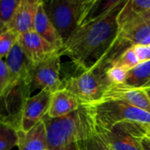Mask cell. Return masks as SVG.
I'll use <instances>...</instances> for the list:
<instances>
[{"mask_svg":"<svg viewBox=\"0 0 150 150\" xmlns=\"http://www.w3.org/2000/svg\"><path fill=\"white\" fill-rule=\"evenodd\" d=\"M127 1H108L97 15L82 24L64 43L62 55H68L83 71L95 66L115 40L119 25L118 16Z\"/></svg>","mask_w":150,"mask_h":150,"instance_id":"6da1fadb","label":"cell"},{"mask_svg":"<svg viewBox=\"0 0 150 150\" xmlns=\"http://www.w3.org/2000/svg\"><path fill=\"white\" fill-rule=\"evenodd\" d=\"M42 122L49 150L73 142L88 141L98 133L89 105H82L77 110L60 118L52 119L46 115Z\"/></svg>","mask_w":150,"mask_h":150,"instance_id":"7a4b0ae2","label":"cell"},{"mask_svg":"<svg viewBox=\"0 0 150 150\" xmlns=\"http://www.w3.org/2000/svg\"><path fill=\"white\" fill-rule=\"evenodd\" d=\"M98 0H52L45 2V11L63 42L98 8Z\"/></svg>","mask_w":150,"mask_h":150,"instance_id":"3957f363","label":"cell"},{"mask_svg":"<svg viewBox=\"0 0 150 150\" xmlns=\"http://www.w3.org/2000/svg\"><path fill=\"white\" fill-rule=\"evenodd\" d=\"M107 69L97 63L80 75L62 81L61 89L73 94L81 105H92L102 100L105 92L113 86L107 76Z\"/></svg>","mask_w":150,"mask_h":150,"instance_id":"277c9868","label":"cell"},{"mask_svg":"<svg viewBox=\"0 0 150 150\" xmlns=\"http://www.w3.org/2000/svg\"><path fill=\"white\" fill-rule=\"evenodd\" d=\"M97 127V131H105L122 122L144 126L150 125V113L118 100H102L89 105Z\"/></svg>","mask_w":150,"mask_h":150,"instance_id":"5b68a950","label":"cell"},{"mask_svg":"<svg viewBox=\"0 0 150 150\" xmlns=\"http://www.w3.org/2000/svg\"><path fill=\"white\" fill-rule=\"evenodd\" d=\"M31 89L28 82L24 80L12 81L0 96V119L20 131L23 112Z\"/></svg>","mask_w":150,"mask_h":150,"instance_id":"8992f818","label":"cell"},{"mask_svg":"<svg viewBox=\"0 0 150 150\" xmlns=\"http://www.w3.org/2000/svg\"><path fill=\"white\" fill-rule=\"evenodd\" d=\"M97 132L105 138L112 150H145L144 125L122 122L109 130Z\"/></svg>","mask_w":150,"mask_h":150,"instance_id":"52a82bcc","label":"cell"},{"mask_svg":"<svg viewBox=\"0 0 150 150\" xmlns=\"http://www.w3.org/2000/svg\"><path fill=\"white\" fill-rule=\"evenodd\" d=\"M61 56V54H55L33 67L29 80L31 91L39 89L54 93L62 88V81L60 78Z\"/></svg>","mask_w":150,"mask_h":150,"instance_id":"ba28073f","label":"cell"},{"mask_svg":"<svg viewBox=\"0 0 150 150\" xmlns=\"http://www.w3.org/2000/svg\"><path fill=\"white\" fill-rule=\"evenodd\" d=\"M18 42L29 60L35 65L45 62L55 54H62L60 50L46 41L34 31L19 34Z\"/></svg>","mask_w":150,"mask_h":150,"instance_id":"9c48e42d","label":"cell"},{"mask_svg":"<svg viewBox=\"0 0 150 150\" xmlns=\"http://www.w3.org/2000/svg\"><path fill=\"white\" fill-rule=\"evenodd\" d=\"M51 95L52 93L47 91H40L39 93L27 99L21 120V132H29L42 120L44 116L47 115L50 105Z\"/></svg>","mask_w":150,"mask_h":150,"instance_id":"30bf717a","label":"cell"},{"mask_svg":"<svg viewBox=\"0 0 150 150\" xmlns=\"http://www.w3.org/2000/svg\"><path fill=\"white\" fill-rule=\"evenodd\" d=\"M41 0H20L7 29L18 34L33 31L35 16Z\"/></svg>","mask_w":150,"mask_h":150,"instance_id":"8fae6325","label":"cell"},{"mask_svg":"<svg viewBox=\"0 0 150 150\" xmlns=\"http://www.w3.org/2000/svg\"><path fill=\"white\" fill-rule=\"evenodd\" d=\"M102 100H118L150 113V98L145 90L112 86ZM101 100V101H102Z\"/></svg>","mask_w":150,"mask_h":150,"instance_id":"7c38bea8","label":"cell"},{"mask_svg":"<svg viewBox=\"0 0 150 150\" xmlns=\"http://www.w3.org/2000/svg\"><path fill=\"white\" fill-rule=\"evenodd\" d=\"M5 62L11 74V82L24 80L29 83L31 73L35 64L29 60L18 41L5 57Z\"/></svg>","mask_w":150,"mask_h":150,"instance_id":"4fadbf2b","label":"cell"},{"mask_svg":"<svg viewBox=\"0 0 150 150\" xmlns=\"http://www.w3.org/2000/svg\"><path fill=\"white\" fill-rule=\"evenodd\" d=\"M150 19V0H128L120 11L117 22L119 30Z\"/></svg>","mask_w":150,"mask_h":150,"instance_id":"5bb4252c","label":"cell"},{"mask_svg":"<svg viewBox=\"0 0 150 150\" xmlns=\"http://www.w3.org/2000/svg\"><path fill=\"white\" fill-rule=\"evenodd\" d=\"M33 31L37 33L41 38H43L46 41L55 47L58 50L62 51L63 47H64V42L60 36L59 33L55 29L54 25L47 17L44 5H43V1L40 3L39 5L35 19H34V24H33Z\"/></svg>","mask_w":150,"mask_h":150,"instance_id":"9a60e30c","label":"cell"},{"mask_svg":"<svg viewBox=\"0 0 150 150\" xmlns=\"http://www.w3.org/2000/svg\"><path fill=\"white\" fill-rule=\"evenodd\" d=\"M79 100L69 91L60 89L51 95V100L47 116L52 119L65 116L81 106Z\"/></svg>","mask_w":150,"mask_h":150,"instance_id":"2e32d148","label":"cell"},{"mask_svg":"<svg viewBox=\"0 0 150 150\" xmlns=\"http://www.w3.org/2000/svg\"><path fill=\"white\" fill-rule=\"evenodd\" d=\"M18 150H49L42 120L27 133L18 131Z\"/></svg>","mask_w":150,"mask_h":150,"instance_id":"e0dca14e","label":"cell"},{"mask_svg":"<svg viewBox=\"0 0 150 150\" xmlns=\"http://www.w3.org/2000/svg\"><path fill=\"white\" fill-rule=\"evenodd\" d=\"M117 86V85H116ZM123 88L146 90L150 87V61L142 62L127 72Z\"/></svg>","mask_w":150,"mask_h":150,"instance_id":"ac0fdd59","label":"cell"},{"mask_svg":"<svg viewBox=\"0 0 150 150\" xmlns=\"http://www.w3.org/2000/svg\"><path fill=\"white\" fill-rule=\"evenodd\" d=\"M18 145V131L12 126L0 121V150H11Z\"/></svg>","mask_w":150,"mask_h":150,"instance_id":"d6986e66","label":"cell"},{"mask_svg":"<svg viewBox=\"0 0 150 150\" xmlns=\"http://www.w3.org/2000/svg\"><path fill=\"white\" fill-rule=\"evenodd\" d=\"M20 0H0V30L4 31L12 18Z\"/></svg>","mask_w":150,"mask_h":150,"instance_id":"ffe728a7","label":"cell"},{"mask_svg":"<svg viewBox=\"0 0 150 150\" xmlns=\"http://www.w3.org/2000/svg\"><path fill=\"white\" fill-rule=\"evenodd\" d=\"M18 33L11 29H5L0 34V59L5 58L15 43L18 41Z\"/></svg>","mask_w":150,"mask_h":150,"instance_id":"44dd1931","label":"cell"},{"mask_svg":"<svg viewBox=\"0 0 150 150\" xmlns=\"http://www.w3.org/2000/svg\"><path fill=\"white\" fill-rule=\"evenodd\" d=\"M140 60L136 54L134 47H130L127 51H125L113 63L112 66H118L120 68L125 69L126 70L129 71L135 68L138 64H140Z\"/></svg>","mask_w":150,"mask_h":150,"instance_id":"7402d4cb","label":"cell"},{"mask_svg":"<svg viewBox=\"0 0 150 150\" xmlns=\"http://www.w3.org/2000/svg\"><path fill=\"white\" fill-rule=\"evenodd\" d=\"M127 70L118 66H112L107 69V76L112 85H123L127 76Z\"/></svg>","mask_w":150,"mask_h":150,"instance_id":"603a6c76","label":"cell"},{"mask_svg":"<svg viewBox=\"0 0 150 150\" xmlns=\"http://www.w3.org/2000/svg\"><path fill=\"white\" fill-rule=\"evenodd\" d=\"M11 83V77L5 61L0 59V96Z\"/></svg>","mask_w":150,"mask_h":150,"instance_id":"cb8c5ba5","label":"cell"},{"mask_svg":"<svg viewBox=\"0 0 150 150\" xmlns=\"http://www.w3.org/2000/svg\"><path fill=\"white\" fill-rule=\"evenodd\" d=\"M90 150H112L105 138L99 134L97 133L91 139L85 141Z\"/></svg>","mask_w":150,"mask_h":150,"instance_id":"d4e9b609","label":"cell"},{"mask_svg":"<svg viewBox=\"0 0 150 150\" xmlns=\"http://www.w3.org/2000/svg\"><path fill=\"white\" fill-rule=\"evenodd\" d=\"M140 62H146L150 61V44L149 45H137L134 47Z\"/></svg>","mask_w":150,"mask_h":150,"instance_id":"484cf974","label":"cell"},{"mask_svg":"<svg viewBox=\"0 0 150 150\" xmlns=\"http://www.w3.org/2000/svg\"><path fill=\"white\" fill-rule=\"evenodd\" d=\"M54 150H80V144L79 142H73Z\"/></svg>","mask_w":150,"mask_h":150,"instance_id":"4316f807","label":"cell"},{"mask_svg":"<svg viewBox=\"0 0 150 150\" xmlns=\"http://www.w3.org/2000/svg\"><path fill=\"white\" fill-rule=\"evenodd\" d=\"M143 147H144L145 150H150V140L146 138L145 136L143 139Z\"/></svg>","mask_w":150,"mask_h":150,"instance_id":"83f0119b","label":"cell"},{"mask_svg":"<svg viewBox=\"0 0 150 150\" xmlns=\"http://www.w3.org/2000/svg\"><path fill=\"white\" fill-rule=\"evenodd\" d=\"M144 136L150 140V125L149 126H145V133Z\"/></svg>","mask_w":150,"mask_h":150,"instance_id":"f1b7e54d","label":"cell"},{"mask_svg":"<svg viewBox=\"0 0 150 150\" xmlns=\"http://www.w3.org/2000/svg\"><path fill=\"white\" fill-rule=\"evenodd\" d=\"M79 144H80V150H90L85 142H79Z\"/></svg>","mask_w":150,"mask_h":150,"instance_id":"f546056e","label":"cell"},{"mask_svg":"<svg viewBox=\"0 0 150 150\" xmlns=\"http://www.w3.org/2000/svg\"><path fill=\"white\" fill-rule=\"evenodd\" d=\"M145 91H146L147 94L149 95V98H150V87H149V88H148V89H146Z\"/></svg>","mask_w":150,"mask_h":150,"instance_id":"4dcf8cb0","label":"cell"},{"mask_svg":"<svg viewBox=\"0 0 150 150\" xmlns=\"http://www.w3.org/2000/svg\"><path fill=\"white\" fill-rule=\"evenodd\" d=\"M3 32H4V31H1V30H0V34H1V33H2Z\"/></svg>","mask_w":150,"mask_h":150,"instance_id":"1f68e13d","label":"cell"},{"mask_svg":"<svg viewBox=\"0 0 150 150\" xmlns=\"http://www.w3.org/2000/svg\"><path fill=\"white\" fill-rule=\"evenodd\" d=\"M0 121H1V119H0Z\"/></svg>","mask_w":150,"mask_h":150,"instance_id":"d6a6232c","label":"cell"}]
</instances>
